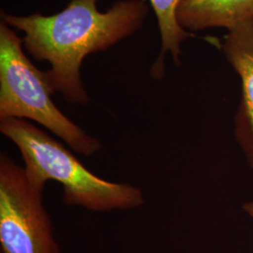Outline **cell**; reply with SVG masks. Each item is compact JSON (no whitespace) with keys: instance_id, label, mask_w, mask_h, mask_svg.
Returning a JSON list of instances; mask_svg holds the SVG:
<instances>
[{"instance_id":"obj_5","label":"cell","mask_w":253,"mask_h":253,"mask_svg":"<svg viewBox=\"0 0 253 253\" xmlns=\"http://www.w3.org/2000/svg\"><path fill=\"white\" fill-rule=\"evenodd\" d=\"M217 44L241 82L234 135L253 172V18L237 25Z\"/></svg>"},{"instance_id":"obj_2","label":"cell","mask_w":253,"mask_h":253,"mask_svg":"<svg viewBox=\"0 0 253 253\" xmlns=\"http://www.w3.org/2000/svg\"><path fill=\"white\" fill-rule=\"evenodd\" d=\"M0 131L17 146L29 179L42 185L48 181L62 185L65 205L95 212L144 205V194L139 188L101 179L52 136L27 120L2 119Z\"/></svg>"},{"instance_id":"obj_1","label":"cell","mask_w":253,"mask_h":253,"mask_svg":"<svg viewBox=\"0 0 253 253\" xmlns=\"http://www.w3.org/2000/svg\"><path fill=\"white\" fill-rule=\"evenodd\" d=\"M97 1L73 0L52 16L3 15L6 24L26 33L23 42L31 55L50 62L52 68L45 72L48 84L70 103L84 105L89 101L80 76L84 56L135 32L148 10L145 0H126L100 12Z\"/></svg>"},{"instance_id":"obj_6","label":"cell","mask_w":253,"mask_h":253,"mask_svg":"<svg viewBox=\"0 0 253 253\" xmlns=\"http://www.w3.org/2000/svg\"><path fill=\"white\" fill-rule=\"evenodd\" d=\"M177 22L192 31L225 27L229 31L253 18V0H183L176 10Z\"/></svg>"},{"instance_id":"obj_4","label":"cell","mask_w":253,"mask_h":253,"mask_svg":"<svg viewBox=\"0 0 253 253\" xmlns=\"http://www.w3.org/2000/svg\"><path fill=\"white\" fill-rule=\"evenodd\" d=\"M45 185L0 155V253H61L43 205Z\"/></svg>"},{"instance_id":"obj_7","label":"cell","mask_w":253,"mask_h":253,"mask_svg":"<svg viewBox=\"0 0 253 253\" xmlns=\"http://www.w3.org/2000/svg\"><path fill=\"white\" fill-rule=\"evenodd\" d=\"M157 14L161 30L163 49L157 62L154 64L151 74L160 79L164 73V54L170 51L175 64L179 65L180 44L183 41L191 36L177 22L176 10L183 0H149Z\"/></svg>"},{"instance_id":"obj_8","label":"cell","mask_w":253,"mask_h":253,"mask_svg":"<svg viewBox=\"0 0 253 253\" xmlns=\"http://www.w3.org/2000/svg\"><path fill=\"white\" fill-rule=\"evenodd\" d=\"M242 208L245 213L248 214L250 217H252V219H253V200L244 203L242 205Z\"/></svg>"},{"instance_id":"obj_3","label":"cell","mask_w":253,"mask_h":253,"mask_svg":"<svg viewBox=\"0 0 253 253\" xmlns=\"http://www.w3.org/2000/svg\"><path fill=\"white\" fill-rule=\"evenodd\" d=\"M22 42L5 24L0 26V120L31 119L61 138L74 151L92 156L100 142L86 134L55 106L54 91L22 50Z\"/></svg>"}]
</instances>
